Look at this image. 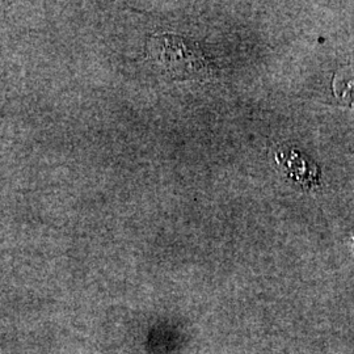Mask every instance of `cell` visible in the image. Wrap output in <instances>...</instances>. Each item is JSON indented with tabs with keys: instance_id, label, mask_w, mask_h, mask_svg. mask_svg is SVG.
I'll use <instances>...</instances> for the list:
<instances>
[{
	"instance_id": "6da1fadb",
	"label": "cell",
	"mask_w": 354,
	"mask_h": 354,
	"mask_svg": "<svg viewBox=\"0 0 354 354\" xmlns=\"http://www.w3.org/2000/svg\"><path fill=\"white\" fill-rule=\"evenodd\" d=\"M152 59L172 79H209L214 75L213 62L193 42L174 35H158L149 42Z\"/></svg>"
},
{
	"instance_id": "7a4b0ae2",
	"label": "cell",
	"mask_w": 354,
	"mask_h": 354,
	"mask_svg": "<svg viewBox=\"0 0 354 354\" xmlns=\"http://www.w3.org/2000/svg\"><path fill=\"white\" fill-rule=\"evenodd\" d=\"M351 241H352V244H353V251H354V230L352 231V234H351Z\"/></svg>"
}]
</instances>
